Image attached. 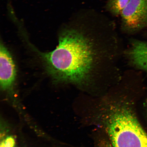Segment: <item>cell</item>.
Returning <instances> with one entry per match:
<instances>
[{
	"label": "cell",
	"instance_id": "7a4b0ae2",
	"mask_svg": "<svg viewBox=\"0 0 147 147\" xmlns=\"http://www.w3.org/2000/svg\"><path fill=\"white\" fill-rule=\"evenodd\" d=\"M106 126L113 147H147V134L128 108L111 110Z\"/></svg>",
	"mask_w": 147,
	"mask_h": 147
},
{
	"label": "cell",
	"instance_id": "6da1fadb",
	"mask_svg": "<svg viewBox=\"0 0 147 147\" xmlns=\"http://www.w3.org/2000/svg\"><path fill=\"white\" fill-rule=\"evenodd\" d=\"M71 22L56 48L40 53L49 75L56 81L80 86L113 80L121 48L109 22L92 8L81 9Z\"/></svg>",
	"mask_w": 147,
	"mask_h": 147
},
{
	"label": "cell",
	"instance_id": "8992f818",
	"mask_svg": "<svg viewBox=\"0 0 147 147\" xmlns=\"http://www.w3.org/2000/svg\"><path fill=\"white\" fill-rule=\"evenodd\" d=\"M129 0H107L105 9L108 12L114 17H118L127 5Z\"/></svg>",
	"mask_w": 147,
	"mask_h": 147
},
{
	"label": "cell",
	"instance_id": "ba28073f",
	"mask_svg": "<svg viewBox=\"0 0 147 147\" xmlns=\"http://www.w3.org/2000/svg\"><path fill=\"white\" fill-rule=\"evenodd\" d=\"M107 147H113V146L112 147V146H107Z\"/></svg>",
	"mask_w": 147,
	"mask_h": 147
},
{
	"label": "cell",
	"instance_id": "3957f363",
	"mask_svg": "<svg viewBox=\"0 0 147 147\" xmlns=\"http://www.w3.org/2000/svg\"><path fill=\"white\" fill-rule=\"evenodd\" d=\"M121 30L133 34L147 27V0H129L121 15Z\"/></svg>",
	"mask_w": 147,
	"mask_h": 147
},
{
	"label": "cell",
	"instance_id": "277c9868",
	"mask_svg": "<svg viewBox=\"0 0 147 147\" xmlns=\"http://www.w3.org/2000/svg\"><path fill=\"white\" fill-rule=\"evenodd\" d=\"M15 64L8 49L1 42L0 45V84L1 89L9 90L12 88L16 78Z\"/></svg>",
	"mask_w": 147,
	"mask_h": 147
},
{
	"label": "cell",
	"instance_id": "52a82bcc",
	"mask_svg": "<svg viewBox=\"0 0 147 147\" xmlns=\"http://www.w3.org/2000/svg\"><path fill=\"white\" fill-rule=\"evenodd\" d=\"M0 147H16L15 141L13 137L8 136L3 139Z\"/></svg>",
	"mask_w": 147,
	"mask_h": 147
},
{
	"label": "cell",
	"instance_id": "5b68a950",
	"mask_svg": "<svg viewBox=\"0 0 147 147\" xmlns=\"http://www.w3.org/2000/svg\"><path fill=\"white\" fill-rule=\"evenodd\" d=\"M125 54L131 67L147 73V41L131 40Z\"/></svg>",
	"mask_w": 147,
	"mask_h": 147
}]
</instances>
